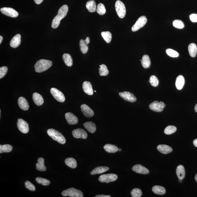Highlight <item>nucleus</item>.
<instances>
[{"instance_id": "obj_8", "label": "nucleus", "mask_w": 197, "mask_h": 197, "mask_svg": "<svg viewBox=\"0 0 197 197\" xmlns=\"http://www.w3.org/2000/svg\"><path fill=\"white\" fill-rule=\"evenodd\" d=\"M165 106V104L164 102L154 101L150 104L149 107L151 110L155 112H160L163 110Z\"/></svg>"}, {"instance_id": "obj_7", "label": "nucleus", "mask_w": 197, "mask_h": 197, "mask_svg": "<svg viewBox=\"0 0 197 197\" xmlns=\"http://www.w3.org/2000/svg\"><path fill=\"white\" fill-rule=\"evenodd\" d=\"M147 22V19L145 16H142L138 19L132 27V31H136L144 27Z\"/></svg>"}, {"instance_id": "obj_48", "label": "nucleus", "mask_w": 197, "mask_h": 197, "mask_svg": "<svg viewBox=\"0 0 197 197\" xmlns=\"http://www.w3.org/2000/svg\"><path fill=\"white\" fill-rule=\"evenodd\" d=\"M43 0H34L35 2L37 5L40 4L41 3L43 2Z\"/></svg>"}, {"instance_id": "obj_1", "label": "nucleus", "mask_w": 197, "mask_h": 197, "mask_svg": "<svg viewBox=\"0 0 197 197\" xmlns=\"http://www.w3.org/2000/svg\"><path fill=\"white\" fill-rule=\"evenodd\" d=\"M68 11V7L67 5H63L59 10L58 14L53 19L52 27L53 29L57 28L60 25V21L65 18Z\"/></svg>"}, {"instance_id": "obj_3", "label": "nucleus", "mask_w": 197, "mask_h": 197, "mask_svg": "<svg viewBox=\"0 0 197 197\" xmlns=\"http://www.w3.org/2000/svg\"><path fill=\"white\" fill-rule=\"evenodd\" d=\"M47 133L53 140L57 141L59 143L64 144L65 143L66 139L62 134L57 130L53 129L47 130Z\"/></svg>"}, {"instance_id": "obj_47", "label": "nucleus", "mask_w": 197, "mask_h": 197, "mask_svg": "<svg viewBox=\"0 0 197 197\" xmlns=\"http://www.w3.org/2000/svg\"><path fill=\"white\" fill-rule=\"evenodd\" d=\"M189 18L191 21L193 22H197V14H191L189 16Z\"/></svg>"}, {"instance_id": "obj_49", "label": "nucleus", "mask_w": 197, "mask_h": 197, "mask_svg": "<svg viewBox=\"0 0 197 197\" xmlns=\"http://www.w3.org/2000/svg\"><path fill=\"white\" fill-rule=\"evenodd\" d=\"M95 197H111L110 195H97Z\"/></svg>"}, {"instance_id": "obj_22", "label": "nucleus", "mask_w": 197, "mask_h": 197, "mask_svg": "<svg viewBox=\"0 0 197 197\" xmlns=\"http://www.w3.org/2000/svg\"><path fill=\"white\" fill-rule=\"evenodd\" d=\"M33 99L34 103L36 105L38 106L43 105L44 102L42 96L40 94L37 93V92H35L33 94Z\"/></svg>"}, {"instance_id": "obj_43", "label": "nucleus", "mask_w": 197, "mask_h": 197, "mask_svg": "<svg viewBox=\"0 0 197 197\" xmlns=\"http://www.w3.org/2000/svg\"><path fill=\"white\" fill-rule=\"evenodd\" d=\"M149 82L152 86L156 87L158 86L159 81L157 78L156 76L153 75L150 78Z\"/></svg>"}, {"instance_id": "obj_36", "label": "nucleus", "mask_w": 197, "mask_h": 197, "mask_svg": "<svg viewBox=\"0 0 197 197\" xmlns=\"http://www.w3.org/2000/svg\"><path fill=\"white\" fill-rule=\"evenodd\" d=\"M101 35L104 40L107 43L111 42L112 40V36L111 33L109 31H103L101 33Z\"/></svg>"}, {"instance_id": "obj_41", "label": "nucleus", "mask_w": 197, "mask_h": 197, "mask_svg": "<svg viewBox=\"0 0 197 197\" xmlns=\"http://www.w3.org/2000/svg\"><path fill=\"white\" fill-rule=\"evenodd\" d=\"M142 194V191L139 188H135L132 190L131 194L132 197H141Z\"/></svg>"}, {"instance_id": "obj_50", "label": "nucleus", "mask_w": 197, "mask_h": 197, "mask_svg": "<svg viewBox=\"0 0 197 197\" xmlns=\"http://www.w3.org/2000/svg\"><path fill=\"white\" fill-rule=\"evenodd\" d=\"M193 144L195 147H197V139H195L193 141Z\"/></svg>"}, {"instance_id": "obj_45", "label": "nucleus", "mask_w": 197, "mask_h": 197, "mask_svg": "<svg viewBox=\"0 0 197 197\" xmlns=\"http://www.w3.org/2000/svg\"><path fill=\"white\" fill-rule=\"evenodd\" d=\"M25 186L26 188L31 191H35L36 190L35 186L32 183L29 181H27L25 183Z\"/></svg>"}, {"instance_id": "obj_42", "label": "nucleus", "mask_w": 197, "mask_h": 197, "mask_svg": "<svg viewBox=\"0 0 197 197\" xmlns=\"http://www.w3.org/2000/svg\"><path fill=\"white\" fill-rule=\"evenodd\" d=\"M173 25L174 27L179 29L183 28L184 27V23L180 20H176L173 23Z\"/></svg>"}, {"instance_id": "obj_10", "label": "nucleus", "mask_w": 197, "mask_h": 197, "mask_svg": "<svg viewBox=\"0 0 197 197\" xmlns=\"http://www.w3.org/2000/svg\"><path fill=\"white\" fill-rule=\"evenodd\" d=\"M18 130L24 134H27L29 130V124L27 122L22 119H19L17 123Z\"/></svg>"}, {"instance_id": "obj_19", "label": "nucleus", "mask_w": 197, "mask_h": 197, "mask_svg": "<svg viewBox=\"0 0 197 197\" xmlns=\"http://www.w3.org/2000/svg\"><path fill=\"white\" fill-rule=\"evenodd\" d=\"M18 104L19 107L23 110L27 111L29 109V106L28 103L26 99L23 97H20L18 99Z\"/></svg>"}, {"instance_id": "obj_14", "label": "nucleus", "mask_w": 197, "mask_h": 197, "mask_svg": "<svg viewBox=\"0 0 197 197\" xmlns=\"http://www.w3.org/2000/svg\"><path fill=\"white\" fill-rule=\"evenodd\" d=\"M90 43V38L87 37L86 40H81L80 41V47L81 51L83 54H85L87 52L88 50V44Z\"/></svg>"}, {"instance_id": "obj_37", "label": "nucleus", "mask_w": 197, "mask_h": 197, "mask_svg": "<svg viewBox=\"0 0 197 197\" xmlns=\"http://www.w3.org/2000/svg\"><path fill=\"white\" fill-rule=\"evenodd\" d=\"M99 66H100V68H99V72L100 76H107L109 74V71L108 70L107 66L103 64Z\"/></svg>"}, {"instance_id": "obj_31", "label": "nucleus", "mask_w": 197, "mask_h": 197, "mask_svg": "<svg viewBox=\"0 0 197 197\" xmlns=\"http://www.w3.org/2000/svg\"><path fill=\"white\" fill-rule=\"evenodd\" d=\"M152 191L155 194L158 195H163L166 193L164 188L159 186H155L152 188Z\"/></svg>"}, {"instance_id": "obj_5", "label": "nucleus", "mask_w": 197, "mask_h": 197, "mask_svg": "<svg viewBox=\"0 0 197 197\" xmlns=\"http://www.w3.org/2000/svg\"><path fill=\"white\" fill-rule=\"evenodd\" d=\"M115 8L116 13L119 18H124L126 14V8L124 4L122 1L118 0L116 1Z\"/></svg>"}, {"instance_id": "obj_44", "label": "nucleus", "mask_w": 197, "mask_h": 197, "mask_svg": "<svg viewBox=\"0 0 197 197\" xmlns=\"http://www.w3.org/2000/svg\"><path fill=\"white\" fill-rule=\"evenodd\" d=\"M166 53L169 56L172 57H177L179 56V54L177 52L170 49L166 50Z\"/></svg>"}, {"instance_id": "obj_30", "label": "nucleus", "mask_w": 197, "mask_h": 197, "mask_svg": "<svg viewBox=\"0 0 197 197\" xmlns=\"http://www.w3.org/2000/svg\"><path fill=\"white\" fill-rule=\"evenodd\" d=\"M86 7L88 11L91 13H94L97 10L96 4L94 0H91L87 3Z\"/></svg>"}, {"instance_id": "obj_28", "label": "nucleus", "mask_w": 197, "mask_h": 197, "mask_svg": "<svg viewBox=\"0 0 197 197\" xmlns=\"http://www.w3.org/2000/svg\"><path fill=\"white\" fill-rule=\"evenodd\" d=\"M188 52L189 55L192 57L196 56L197 54V46L194 43H191L188 47Z\"/></svg>"}, {"instance_id": "obj_55", "label": "nucleus", "mask_w": 197, "mask_h": 197, "mask_svg": "<svg viewBox=\"0 0 197 197\" xmlns=\"http://www.w3.org/2000/svg\"><path fill=\"white\" fill-rule=\"evenodd\" d=\"M122 151V149H120V148H119V149H118V151Z\"/></svg>"}, {"instance_id": "obj_34", "label": "nucleus", "mask_w": 197, "mask_h": 197, "mask_svg": "<svg viewBox=\"0 0 197 197\" xmlns=\"http://www.w3.org/2000/svg\"><path fill=\"white\" fill-rule=\"evenodd\" d=\"M63 59L66 65L71 67L73 65V60L72 57L69 54L65 53L63 55Z\"/></svg>"}, {"instance_id": "obj_11", "label": "nucleus", "mask_w": 197, "mask_h": 197, "mask_svg": "<svg viewBox=\"0 0 197 197\" xmlns=\"http://www.w3.org/2000/svg\"><path fill=\"white\" fill-rule=\"evenodd\" d=\"M1 11L2 13L8 17L12 18H16L19 15L18 12L14 9L13 8H10L5 7L1 8Z\"/></svg>"}, {"instance_id": "obj_9", "label": "nucleus", "mask_w": 197, "mask_h": 197, "mask_svg": "<svg viewBox=\"0 0 197 197\" xmlns=\"http://www.w3.org/2000/svg\"><path fill=\"white\" fill-rule=\"evenodd\" d=\"M50 92L52 96L56 100L60 102H64L65 101V97L63 94L57 88H52Z\"/></svg>"}, {"instance_id": "obj_15", "label": "nucleus", "mask_w": 197, "mask_h": 197, "mask_svg": "<svg viewBox=\"0 0 197 197\" xmlns=\"http://www.w3.org/2000/svg\"><path fill=\"white\" fill-rule=\"evenodd\" d=\"M82 112L87 118H91L93 116L94 113L93 110L87 105L83 104L81 106Z\"/></svg>"}, {"instance_id": "obj_17", "label": "nucleus", "mask_w": 197, "mask_h": 197, "mask_svg": "<svg viewBox=\"0 0 197 197\" xmlns=\"http://www.w3.org/2000/svg\"><path fill=\"white\" fill-rule=\"evenodd\" d=\"M132 170L137 173L143 174V175H147L149 173V170L147 168L140 164L135 165L132 167Z\"/></svg>"}, {"instance_id": "obj_23", "label": "nucleus", "mask_w": 197, "mask_h": 197, "mask_svg": "<svg viewBox=\"0 0 197 197\" xmlns=\"http://www.w3.org/2000/svg\"><path fill=\"white\" fill-rule=\"evenodd\" d=\"M84 128L88 132L94 133L96 130L95 123L92 122H88L84 124Z\"/></svg>"}, {"instance_id": "obj_53", "label": "nucleus", "mask_w": 197, "mask_h": 197, "mask_svg": "<svg viewBox=\"0 0 197 197\" xmlns=\"http://www.w3.org/2000/svg\"><path fill=\"white\" fill-rule=\"evenodd\" d=\"M195 180H196V182L197 183V173L196 174V175H195Z\"/></svg>"}, {"instance_id": "obj_35", "label": "nucleus", "mask_w": 197, "mask_h": 197, "mask_svg": "<svg viewBox=\"0 0 197 197\" xmlns=\"http://www.w3.org/2000/svg\"><path fill=\"white\" fill-rule=\"evenodd\" d=\"M13 149V146L8 144L0 145V153L11 152Z\"/></svg>"}, {"instance_id": "obj_20", "label": "nucleus", "mask_w": 197, "mask_h": 197, "mask_svg": "<svg viewBox=\"0 0 197 197\" xmlns=\"http://www.w3.org/2000/svg\"><path fill=\"white\" fill-rule=\"evenodd\" d=\"M21 43V36L20 34L14 36L10 41V45L12 48H17L19 46Z\"/></svg>"}, {"instance_id": "obj_51", "label": "nucleus", "mask_w": 197, "mask_h": 197, "mask_svg": "<svg viewBox=\"0 0 197 197\" xmlns=\"http://www.w3.org/2000/svg\"><path fill=\"white\" fill-rule=\"evenodd\" d=\"M3 37L2 36H0V44H1L2 42V41L3 40Z\"/></svg>"}, {"instance_id": "obj_4", "label": "nucleus", "mask_w": 197, "mask_h": 197, "mask_svg": "<svg viewBox=\"0 0 197 197\" xmlns=\"http://www.w3.org/2000/svg\"><path fill=\"white\" fill-rule=\"evenodd\" d=\"M62 194L64 196L71 197H83L82 192L74 188H69V189L65 190L62 192Z\"/></svg>"}, {"instance_id": "obj_38", "label": "nucleus", "mask_w": 197, "mask_h": 197, "mask_svg": "<svg viewBox=\"0 0 197 197\" xmlns=\"http://www.w3.org/2000/svg\"><path fill=\"white\" fill-rule=\"evenodd\" d=\"M177 130V128L173 126H169L164 130V133L167 135H170L175 133Z\"/></svg>"}, {"instance_id": "obj_32", "label": "nucleus", "mask_w": 197, "mask_h": 197, "mask_svg": "<svg viewBox=\"0 0 197 197\" xmlns=\"http://www.w3.org/2000/svg\"><path fill=\"white\" fill-rule=\"evenodd\" d=\"M104 149L106 152L114 153L118 151V148L116 145L110 144H106L104 146Z\"/></svg>"}, {"instance_id": "obj_21", "label": "nucleus", "mask_w": 197, "mask_h": 197, "mask_svg": "<svg viewBox=\"0 0 197 197\" xmlns=\"http://www.w3.org/2000/svg\"><path fill=\"white\" fill-rule=\"evenodd\" d=\"M83 88L84 91L87 94L92 95L94 94L93 89L92 85L90 82L85 81L83 84Z\"/></svg>"}, {"instance_id": "obj_13", "label": "nucleus", "mask_w": 197, "mask_h": 197, "mask_svg": "<svg viewBox=\"0 0 197 197\" xmlns=\"http://www.w3.org/2000/svg\"><path fill=\"white\" fill-rule=\"evenodd\" d=\"M73 136L76 138L86 139L88 137L87 133L82 129L78 128L73 131Z\"/></svg>"}, {"instance_id": "obj_16", "label": "nucleus", "mask_w": 197, "mask_h": 197, "mask_svg": "<svg viewBox=\"0 0 197 197\" xmlns=\"http://www.w3.org/2000/svg\"><path fill=\"white\" fill-rule=\"evenodd\" d=\"M65 117L69 125H76L78 123V118L72 113H66L65 114Z\"/></svg>"}, {"instance_id": "obj_29", "label": "nucleus", "mask_w": 197, "mask_h": 197, "mask_svg": "<svg viewBox=\"0 0 197 197\" xmlns=\"http://www.w3.org/2000/svg\"><path fill=\"white\" fill-rule=\"evenodd\" d=\"M141 61V64L145 68H148L150 67L151 65V59L147 55H144L143 56Z\"/></svg>"}, {"instance_id": "obj_24", "label": "nucleus", "mask_w": 197, "mask_h": 197, "mask_svg": "<svg viewBox=\"0 0 197 197\" xmlns=\"http://www.w3.org/2000/svg\"><path fill=\"white\" fill-rule=\"evenodd\" d=\"M37 161L38 163L36 164L37 170L40 171H45L46 168L44 165V159L43 158H39Z\"/></svg>"}, {"instance_id": "obj_12", "label": "nucleus", "mask_w": 197, "mask_h": 197, "mask_svg": "<svg viewBox=\"0 0 197 197\" xmlns=\"http://www.w3.org/2000/svg\"><path fill=\"white\" fill-rule=\"evenodd\" d=\"M119 95L125 100L130 102H135L137 100L136 97L133 94L127 91L120 92Z\"/></svg>"}, {"instance_id": "obj_27", "label": "nucleus", "mask_w": 197, "mask_h": 197, "mask_svg": "<svg viewBox=\"0 0 197 197\" xmlns=\"http://www.w3.org/2000/svg\"><path fill=\"white\" fill-rule=\"evenodd\" d=\"M176 174L179 179H183L185 176V170L184 167L182 165H179L176 169Z\"/></svg>"}, {"instance_id": "obj_40", "label": "nucleus", "mask_w": 197, "mask_h": 197, "mask_svg": "<svg viewBox=\"0 0 197 197\" xmlns=\"http://www.w3.org/2000/svg\"><path fill=\"white\" fill-rule=\"evenodd\" d=\"M97 13L100 15H103L106 13V9L104 5L102 3H99L97 5Z\"/></svg>"}, {"instance_id": "obj_18", "label": "nucleus", "mask_w": 197, "mask_h": 197, "mask_svg": "<svg viewBox=\"0 0 197 197\" xmlns=\"http://www.w3.org/2000/svg\"><path fill=\"white\" fill-rule=\"evenodd\" d=\"M157 149L160 152L163 154H168L172 152V148L165 145H160L157 146Z\"/></svg>"}, {"instance_id": "obj_2", "label": "nucleus", "mask_w": 197, "mask_h": 197, "mask_svg": "<svg viewBox=\"0 0 197 197\" xmlns=\"http://www.w3.org/2000/svg\"><path fill=\"white\" fill-rule=\"evenodd\" d=\"M52 65V61L49 60L41 59L38 60L34 65L36 72L41 73L47 70Z\"/></svg>"}, {"instance_id": "obj_6", "label": "nucleus", "mask_w": 197, "mask_h": 197, "mask_svg": "<svg viewBox=\"0 0 197 197\" xmlns=\"http://www.w3.org/2000/svg\"><path fill=\"white\" fill-rule=\"evenodd\" d=\"M118 179V176L115 174H105L101 175L99 178V180L102 183H109L114 182Z\"/></svg>"}, {"instance_id": "obj_52", "label": "nucleus", "mask_w": 197, "mask_h": 197, "mask_svg": "<svg viewBox=\"0 0 197 197\" xmlns=\"http://www.w3.org/2000/svg\"><path fill=\"white\" fill-rule=\"evenodd\" d=\"M195 111L197 113V103L196 104V106H195Z\"/></svg>"}, {"instance_id": "obj_39", "label": "nucleus", "mask_w": 197, "mask_h": 197, "mask_svg": "<svg viewBox=\"0 0 197 197\" xmlns=\"http://www.w3.org/2000/svg\"><path fill=\"white\" fill-rule=\"evenodd\" d=\"M36 180V182L38 184H41L43 186H48L50 184L49 180L40 177H37Z\"/></svg>"}, {"instance_id": "obj_46", "label": "nucleus", "mask_w": 197, "mask_h": 197, "mask_svg": "<svg viewBox=\"0 0 197 197\" xmlns=\"http://www.w3.org/2000/svg\"><path fill=\"white\" fill-rule=\"evenodd\" d=\"M8 71V68L6 66L0 68V78L1 79L6 75Z\"/></svg>"}, {"instance_id": "obj_26", "label": "nucleus", "mask_w": 197, "mask_h": 197, "mask_svg": "<svg viewBox=\"0 0 197 197\" xmlns=\"http://www.w3.org/2000/svg\"><path fill=\"white\" fill-rule=\"evenodd\" d=\"M185 83L184 77L182 75H179L177 77L176 80V86L177 90H182L183 87Z\"/></svg>"}, {"instance_id": "obj_33", "label": "nucleus", "mask_w": 197, "mask_h": 197, "mask_svg": "<svg viewBox=\"0 0 197 197\" xmlns=\"http://www.w3.org/2000/svg\"><path fill=\"white\" fill-rule=\"evenodd\" d=\"M65 164L71 168L75 169L77 166L76 160L73 158H68L65 161Z\"/></svg>"}, {"instance_id": "obj_25", "label": "nucleus", "mask_w": 197, "mask_h": 197, "mask_svg": "<svg viewBox=\"0 0 197 197\" xmlns=\"http://www.w3.org/2000/svg\"><path fill=\"white\" fill-rule=\"evenodd\" d=\"M109 170V168L107 167H99L92 170L91 172V175H94L102 173L107 171Z\"/></svg>"}, {"instance_id": "obj_54", "label": "nucleus", "mask_w": 197, "mask_h": 197, "mask_svg": "<svg viewBox=\"0 0 197 197\" xmlns=\"http://www.w3.org/2000/svg\"><path fill=\"white\" fill-rule=\"evenodd\" d=\"M179 182L180 183H182V180L179 179Z\"/></svg>"}, {"instance_id": "obj_56", "label": "nucleus", "mask_w": 197, "mask_h": 197, "mask_svg": "<svg viewBox=\"0 0 197 197\" xmlns=\"http://www.w3.org/2000/svg\"><path fill=\"white\" fill-rule=\"evenodd\" d=\"M97 91H95V92H96Z\"/></svg>"}]
</instances>
